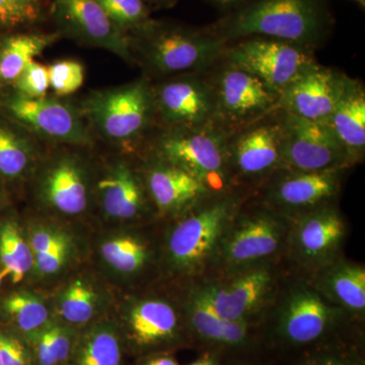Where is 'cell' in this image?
Returning <instances> with one entry per match:
<instances>
[{"mask_svg":"<svg viewBox=\"0 0 365 365\" xmlns=\"http://www.w3.org/2000/svg\"><path fill=\"white\" fill-rule=\"evenodd\" d=\"M141 1H143L150 9H151V7H157V9H158V7L174 6L177 0H141Z\"/></svg>","mask_w":365,"mask_h":365,"instance_id":"obj_43","label":"cell"},{"mask_svg":"<svg viewBox=\"0 0 365 365\" xmlns=\"http://www.w3.org/2000/svg\"><path fill=\"white\" fill-rule=\"evenodd\" d=\"M0 40H1V35H0Z\"/></svg>","mask_w":365,"mask_h":365,"instance_id":"obj_48","label":"cell"},{"mask_svg":"<svg viewBox=\"0 0 365 365\" xmlns=\"http://www.w3.org/2000/svg\"><path fill=\"white\" fill-rule=\"evenodd\" d=\"M47 292L55 318L76 329L111 316L118 295L90 260L67 274Z\"/></svg>","mask_w":365,"mask_h":365,"instance_id":"obj_19","label":"cell"},{"mask_svg":"<svg viewBox=\"0 0 365 365\" xmlns=\"http://www.w3.org/2000/svg\"><path fill=\"white\" fill-rule=\"evenodd\" d=\"M332 26V16L322 0H247L206 29L227 43L264 37L312 49Z\"/></svg>","mask_w":365,"mask_h":365,"instance_id":"obj_2","label":"cell"},{"mask_svg":"<svg viewBox=\"0 0 365 365\" xmlns=\"http://www.w3.org/2000/svg\"><path fill=\"white\" fill-rule=\"evenodd\" d=\"M228 163L235 187L265 184L281 170L282 127L280 119L258 120L228 139Z\"/></svg>","mask_w":365,"mask_h":365,"instance_id":"obj_20","label":"cell"},{"mask_svg":"<svg viewBox=\"0 0 365 365\" xmlns=\"http://www.w3.org/2000/svg\"><path fill=\"white\" fill-rule=\"evenodd\" d=\"M232 134L216 124L170 129L158 139L150 155L188 173L213 195H225L235 191L228 163Z\"/></svg>","mask_w":365,"mask_h":365,"instance_id":"obj_8","label":"cell"},{"mask_svg":"<svg viewBox=\"0 0 365 365\" xmlns=\"http://www.w3.org/2000/svg\"><path fill=\"white\" fill-rule=\"evenodd\" d=\"M319 294L349 318H364L365 313V268L340 258L309 277Z\"/></svg>","mask_w":365,"mask_h":365,"instance_id":"obj_27","label":"cell"},{"mask_svg":"<svg viewBox=\"0 0 365 365\" xmlns=\"http://www.w3.org/2000/svg\"><path fill=\"white\" fill-rule=\"evenodd\" d=\"M11 88L16 93L26 98H45L50 88L48 67L33 60L16 79Z\"/></svg>","mask_w":365,"mask_h":365,"instance_id":"obj_38","label":"cell"},{"mask_svg":"<svg viewBox=\"0 0 365 365\" xmlns=\"http://www.w3.org/2000/svg\"><path fill=\"white\" fill-rule=\"evenodd\" d=\"M113 317L123 344L138 353L174 347L190 334L179 285L158 283L118 292Z\"/></svg>","mask_w":365,"mask_h":365,"instance_id":"obj_4","label":"cell"},{"mask_svg":"<svg viewBox=\"0 0 365 365\" xmlns=\"http://www.w3.org/2000/svg\"><path fill=\"white\" fill-rule=\"evenodd\" d=\"M352 1L359 2V4H364V0H352Z\"/></svg>","mask_w":365,"mask_h":365,"instance_id":"obj_47","label":"cell"},{"mask_svg":"<svg viewBox=\"0 0 365 365\" xmlns=\"http://www.w3.org/2000/svg\"><path fill=\"white\" fill-rule=\"evenodd\" d=\"M42 157L32 134L0 115V182H28Z\"/></svg>","mask_w":365,"mask_h":365,"instance_id":"obj_28","label":"cell"},{"mask_svg":"<svg viewBox=\"0 0 365 365\" xmlns=\"http://www.w3.org/2000/svg\"><path fill=\"white\" fill-rule=\"evenodd\" d=\"M302 365H355L351 360L334 352H322L312 355Z\"/></svg>","mask_w":365,"mask_h":365,"instance_id":"obj_40","label":"cell"},{"mask_svg":"<svg viewBox=\"0 0 365 365\" xmlns=\"http://www.w3.org/2000/svg\"><path fill=\"white\" fill-rule=\"evenodd\" d=\"M349 81L345 74L316 63L281 93L278 109L304 119L326 122Z\"/></svg>","mask_w":365,"mask_h":365,"instance_id":"obj_25","label":"cell"},{"mask_svg":"<svg viewBox=\"0 0 365 365\" xmlns=\"http://www.w3.org/2000/svg\"><path fill=\"white\" fill-rule=\"evenodd\" d=\"M54 318L51 300L45 290L23 284L0 294V322L26 336Z\"/></svg>","mask_w":365,"mask_h":365,"instance_id":"obj_29","label":"cell"},{"mask_svg":"<svg viewBox=\"0 0 365 365\" xmlns=\"http://www.w3.org/2000/svg\"><path fill=\"white\" fill-rule=\"evenodd\" d=\"M143 365H180L174 357L169 355H158L144 362Z\"/></svg>","mask_w":365,"mask_h":365,"instance_id":"obj_41","label":"cell"},{"mask_svg":"<svg viewBox=\"0 0 365 365\" xmlns=\"http://www.w3.org/2000/svg\"><path fill=\"white\" fill-rule=\"evenodd\" d=\"M140 170L158 222L184 215L215 196L188 173L151 155Z\"/></svg>","mask_w":365,"mask_h":365,"instance_id":"obj_24","label":"cell"},{"mask_svg":"<svg viewBox=\"0 0 365 365\" xmlns=\"http://www.w3.org/2000/svg\"><path fill=\"white\" fill-rule=\"evenodd\" d=\"M32 352L20 334L0 327V365H33Z\"/></svg>","mask_w":365,"mask_h":365,"instance_id":"obj_39","label":"cell"},{"mask_svg":"<svg viewBox=\"0 0 365 365\" xmlns=\"http://www.w3.org/2000/svg\"><path fill=\"white\" fill-rule=\"evenodd\" d=\"M123 340L113 313L79 329L67 365H121Z\"/></svg>","mask_w":365,"mask_h":365,"instance_id":"obj_32","label":"cell"},{"mask_svg":"<svg viewBox=\"0 0 365 365\" xmlns=\"http://www.w3.org/2000/svg\"><path fill=\"white\" fill-rule=\"evenodd\" d=\"M281 287L274 309V333L288 346L314 344L349 318L328 302L307 276Z\"/></svg>","mask_w":365,"mask_h":365,"instance_id":"obj_12","label":"cell"},{"mask_svg":"<svg viewBox=\"0 0 365 365\" xmlns=\"http://www.w3.org/2000/svg\"><path fill=\"white\" fill-rule=\"evenodd\" d=\"M347 235V222L336 204L304 213L292 220L284 260L311 277L342 258Z\"/></svg>","mask_w":365,"mask_h":365,"instance_id":"obj_14","label":"cell"},{"mask_svg":"<svg viewBox=\"0 0 365 365\" xmlns=\"http://www.w3.org/2000/svg\"><path fill=\"white\" fill-rule=\"evenodd\" d=\"M208 1L211 2L213 6L220 7V9L232 11V9L246 2L247 0H208Z\"/></svg>","mask_w":365,"mask_h":365,"instance_id":"obj_42","label":"cell"},{"mask_svg":"<svg viewBox=\"0 0 365 365\" xmlns=\"http://www.w3.org/2000/svg\"><path fill=\"white\" fill-rule=\"evenodd\" d=\"M162 222L93 227L90 261L118 292L160 283Z\"/></svg>","mask_w":365,"mask_h":365,"instance_id":"obj_3","label":"cell"},{"mask_svg":"<svg viewBox=\"0 0 365 365\" xmlns=\"http://www.w3.org/2000/svg\"><path fill=\"white\" fill-rule=\"evenodd\" d=\"M179 287L190 335L206 344L228 349H240L251 344L256 324L222 318L193 284Z\"/></svg>","mask_w":365,"mask_h":365,"instance_id":"obj_26","label":"cell"},{"mask_svg":"<svg viewBox=\"0 0 365 365\" xmlns=\"http://www.w3.org/2000/svg\"><path fill=\"white\" fill-rule=\"evenodd\" d=\"M217 72L209 79L217 126L235 133L278 109L280 96L254 74L227 62Z\"/></svg>","mask_w":365,"mask_h":365,"instance_id":"obj_17","label":"cell"},{"mask_svg":"<svg viewBox=\"0 0 365 365\" xmlns=\"http://www.w3.org/2000/svg\"><path fill=\"white\" fill-rule=\"evenodd\" d=\"M108 18L127 34L150 20V9L141 0H98Z\"/></svg>","mask_w":365,"mask_h":365,"instance_id":"obj_36","label":"cell"},{"mask_svg":"<svg viewBox=\"0 0 365 365\" xmlns=\"http://www.w3.org/2000/svg\"><path fill=\"white\" fill-rule=\"evenodd\" d=\"M223 55L228 64L254 74L279 96L316 64L311 48L271 38L227 43Z\"/></svg>","mask_w":365,"mask_h":365,"instance_id":"obj_15","label":"cell"},{"mask_svg":"<svg viewBox=\"0 0 365 365\" xmlns=\"http://www.w3.org/2000/svg\"><path fill=\"white\" fill-rule=\"evenodd\" d=\"M83 115L110 143L130 146L155 116L153 88L141 79L111 90L93 91L83 104Z\"/></svg>","mask_w":365,"mask_h":365,"instance_id":"obj_13","label":"cell"},{"mask_svg":"<svg viewBox=\"0 0 365 365\" xmlns=\"http://www.w3.org/2000/svg\"><path fill=\"white\" fill-rule=\"evenodd\" d=\"M282 276L278 262L209 276L191 284L222 318L258 325L279 294Z\"/></svg>","mask_w":365,"mask_h":365,"instance_id":"obj_10","label":"cell"},{"mask_svg":"<svg viewBox=\"0 0 365 365\" xmlns=\"http://www.w3.org/2000/svg\"><path fill=\"white\" fill-rule=\"evenodd\" d=\"M281 170L321 172L347 169L353 165L347 153L326 122L313 121L282 112Z\"/></svg>","mask_w":365,"mask_h":365,"instance_id":"obj_18","label":"cell"},{"mask_svg":"<svg viewBox=\"0 0 365 365\" xmlns=\"http://www.w3.org/2000/svg\"><path fill=\"white\" fill-rule=\"evenodd\" d=\"M4 280L6 279V276L4 275V273L0 270V292H1L2 285H4Z\"/></svg>","mask_w":365,"mask_h":365,"instance_id":"obj_46","label":"cell"},{"mask_svg":"<svg viewBox=\"0 0 365 365\" xmlns=\"http://www.w3.org/2000/svg\"><path fill=\"white\" fill-rule=\"evenodd\" d=\"M49 13V0H0V31L37 25Z\"/></svg>","mask_w":365,"mask_h":365,"instance_id":"obj_35","label":"cell"},{"mask_svg":"<svg viewBox=\"0 0 365 365\" xmlns=\"http://www.w3.org/2000/svg\"><path fill=\"white\" fill-rule=\"evenodd\" d=\"M247 202L228 225L205 277L284 260L292 220L264 203Z\"/></svg>","mask_w":365,"mask_h":365,"instance_id":"obj_7","label":"cell"},{"mask_svg":"<svg viewBox=\"0 0 365 365\" xmlns=\"http://www.w3.org/2000/svg\"><path fill=\"white\" fill-rule=\"evenodd\" d=\"M0 115L44 140L81 148L93 145L81 113L56 98H30L6 91L0 93Z\"/></svg>","mask_w":365,"mask_h":365,"instance_id":"obj_16","label":"cell"},{"mask_svg":"<svg viewBox=\"0 0 365 365\" xmlns=\"http://www.w3.org/2000/svg\"><path fill=\"white\" fill-rule=\"evenodd\" d=\"M24 220L34 258L32 275L26 284L48 292L67 274L90 260L91 225L35 212Z\"/></svg>","mask_w":365,"mask_h":365,"instance_id":"obj_9","label":"cell"},{"mask_svg":"<svg viewBox=\"0 0 365 365\" xmlns=\"http://www.w3.org/2000/svg\"><path fill=\"white\" fill-rule=\"evenodd\" d=\"M49 86L58 97H67L81 88L85 81L83 64L74 60H62L48 66Z\"/></svg>","mask_w":365,"mask_h":365,"instance_id":"obj_37","label":"cell"},{"mask_svg":"<svg viewBox=\"0 0 365 365\" xmlns=\"http://www.w3.org/2000/svg\"><path fill=\"white\" fill-rule=\"evenodd\" d=\"M157 222L140 167L123 157L95 165L93 227Z\"/></svg>","mask_w":365,"mask_h":365,"instance_id":"obj_11","label":"cell"},{"mask_svg":"<svg viewBox=\"0 0 365 365\" xmlns=\"http://www.w3.org/2000/svg\"><path fill=\"white\" fill-rule=\"evenodd\" d=\"M34 258L25 220L9 207L0 215V270L14 287L26 284Z\"/></svg>","mask_w":365,"mask_h":365,"instance_id":"obj_30","label":"cell"},{"mask_svg":"<svg viewBox=\"0 0 365 365\" xmlns=\"http://www.w3.org/2000/svg\"><path fill=\"white\" fill-rule=\"evenodd\" d=\"M9 207V198H7L4 185L0 182V215Z\"/></svg>","mask_w":365,"mask_h":365,"instance_id":"obj_45","label":"cell"},{"mask_svg":"<svg viewBox=\"0 0 365 365\" xmlns=\"http://www.w3.org/2000/svg\"><path fill=\"white\" fill-rule=\"evenodd\" d=\"M61 35L55 33H14L1 35L0 40V86L13 85L16 79Z\"/></svg>","mask_w":365,"mask_h":365,"instance_id":"obj_33","label":"cell"},{"mask_svg":"<svg viewBox=\"0 0 365 365\" xmlns=\"http://www.w3.org/2000/svg\"><path fill=\"white\" fill-rule=\"evenodd\" d=\"M344 169L321 172L278 170L265 184L261 202L294 220L316 209L335 204Z\"/></svg>","mask_w":365,"mask_h":365,"instance_id":"obj_21","label":"cell"},{"mask_svg":"<svg viewBox=\"0 0 365 365\" xmlns=\"http://www.w3.org/2000/svg\"><path fill=\"white\" fill-rule=\"evenodd\" d=\"M49 13L60 35L132 59L129 36L112 23L98 0H49Z\"/></svg>","mask_w":365,"mask_h":365,"instance_id":"obj_22","label":"cell"},{"mask_svg":"<svg viewBox=\"0 0 365 365\" xmlns=\"http://www.w3.org/2000/svg\"><path fill=\"white\" fill-rule=\"evenodd\" d=\"M95 163L78 151L42 157L28 182L38 215L93 227Z\"/></svg>","mask_w":365,"mask_h":365,"instance_id":"obj_6","label":"cell"},{"mask_svg":"<svg viewBox=\"0 0 365 365\" xmlns=\"http://www.w3.org/2000/svg\"><path fill=\"white\" fill-rule=\"evenodd\" d=\"M79 329L53 318L44 326L23 336L37 365H67Z\"/></svg>","mask_w":365,"mask_h":365,"instance_id":"obj_34","label":"cell"},{"mask_svg":"<svg viewBox=\"0 0 365 365\" xmlns=\"http://www.w3.org/2000/svg\"><path fill=\"white\" fill-rule=\"evenodd\" d=\"M326 123L352 163L361 160L365 148V93L359 83L350 79L344 95Z\"/></svg>","mask_w":365,"mask_h":365,"instance_id":"obj_31","label":"cell"},{"mask_svg":"<svg viewBox=\"0 0 365 365\" xmlns=\"http://www.w3.org/2000/svg\"><path fill=\"white\" fill-rule=\"evenodd\" d=\"M188 365H218L215 355L205 354Z\"/></svg>","mask_w":365,"mask_h":365,"instance_id":"obj_44","label":"cell"},{"mask_svg":"<svg viewBox=\"0 0 365 365\" xmlns=\"http://www.w3.org/2000/svg\"><path fill=\"white\" fill-rule=\"evenodd\" d=\"M155 114L170 129L215 124V106L209 79L193 74L175 76L153 88Z\"/></svg>","mask_w":365,"mask_h":365,"instance_id":"obj_23","label":"cell"},{"mask_svg":"<svg viewBox=\"0 0 365 365\" xmlns=\"http://www.w3.org/2000/svg\"><path fill=\"white\" fill-rule=\"evenodd\" d=\"M132 58L158 76H178L207 68L222 56L227 41L205 30L168 21H146L128 34Z\"/></svg>","mask_w":365,"mask_h":365,"instance_id":"obj_5","label":"cell"},{"mask_svg":"<svg viewBox=\"0 0 365 365\" xmlns=\"http://www.w3.org/2000/svg\"><path fill=\"white\" fill-rule=\"evenodd\" d=\"M247 200L237 191L213 196L160 222V283L186 285L205 277L228 225Z\"/></svg>","mask_w":365,"mask_h":365,"instance_id":"obj_1","label":"cell"}]
</instances>
